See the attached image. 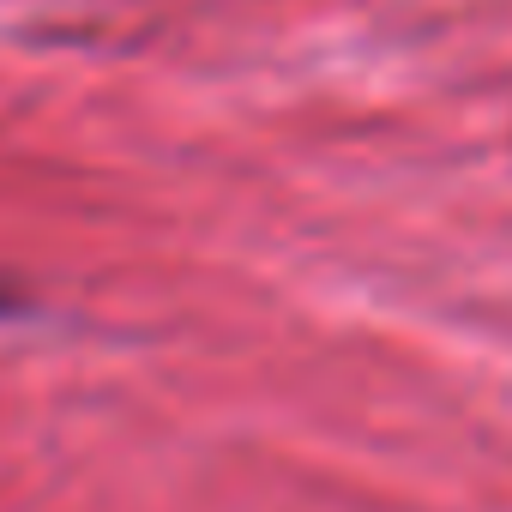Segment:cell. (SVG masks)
Masks as SVG:
<instances>
[{
    "label": "cell",
    "mask_w": 512,
    "mask_h": 512,
    "mask_svg": "<svg viewBox=\"0 0 512 512\" xmlns=\"http://www.w3.org/2000/svg\"><path fill=\"white\" fill-rule=\"evenodd\" d=\"M0 308H7V296H0Z\"/></svg>",
    "instance_id": "6da1fadb"
}]
</instances>
